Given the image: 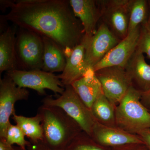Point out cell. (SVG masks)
<instances>
[{"mask_svg":"<svg viewBox=\"0 0 150 150\" xmlns=\"http://www.w3.org/2000/svg\"><path fill=\"white\" fill-rule=\"evenodd\" d=\"M67 0L12 1L9 12L2 16L19 28L54 40L64 50L81 43L84 31Z\"/></svg>","mask_w":150,"mask_h":150,"instance_id":"cell-1","label":"cell"},{"mask_svg":"<svg viewBox=\"0 0 150 150\" xmlns=\"http://www.w3.org/2000/svg\"><path fill=\"white\" fill-rule=\"evenodd\" d=\"M38 113L42 118L43 143L56 150H64L83 131L79 124L62 108L42 104Z\"/></svg>","mask_w":150,"mask_h":150,"instance_id":"cell-2","label":"cell"},{"mask_svg":"<svg viewBox=\"0 0 150 150\" xmlns=\"http://www.w3.org/2000/svg\"><path fill=\"white\" fill-rule=\"evenodd\" d=\"M142 93L132 86L115 107L116 126L131 134L150 128V112L141 102Z\"/></svg>","mask_w":150,"mask_h":150,"instance_id":"cell-3","label":"cell"},{"mask_svg":"<svg viewBox=\"0 0 150 150\" xmlns=\"http://www.w3.org/2000/svg\"><path fill=\"white\" fill-rule=\"evenodd\" d=\"M63 93L57 98L46 96L42 100L44 105L62 108L80 126L82 130L91 137L95 119L91 110L81 99L71 85L65 86Z\"/></svg>","mask_w":150,"mask_h":150,"instance_id":"cell-4","label":"cell"},{"mask_svg":"<svg viewBox=\"0 0 150 150\" xmlns=\"http://www.w3.org/2000/svg\"><path fill=\"white\" fill-rule=\"evenodd\" d=\"M43 47L41 36L30 30L19 28L16 42L18 70H42Z\"/></svg>","mask_w":150,"mask_h":150,"instance_id":"cell-5","label":"cell"},{"mask_svg":"<svg viewBox=\"0 0 150 150\" xmlns=\"http://www.w3.org/2000/svg\"><path fill=\"white\" fill-rule=\"evenodd\" d=\"M6 75L17 86L34 90L40 96L46 95V89L50 90L56 95L62 94L64 91V86L58 76L42 70H12L7 71Z\"/></svg>","mask_w":150,"mask_h":150,"instance_id":"cell-6","label":"cell"},{"mask_svg":"<svg viewBox=\"0 0 150 150\" xmlns=\"http://www.w3.org/2000/svg\"><path fill=\"white\" fill-rule=\"evenodd\" d=\"M100 13V19L119 39L128 34L130 0L96 1Z\"/></svg>","mask_w":150,"mask_h":150,"instance_id":"cell-7","label":"cell"},{"mask_svg":"<svg viewBox=\"0 0 150 150\" xmlns=\"http://www.w3.org/2000/svg\"><path fill=\"white\" fill-rule=\"evenodd\" d=\"M121 40L102 22L92 36L89 38L83 36L85 61L89 69L93 71V67Z\"/></svg>","mask_w":150,"mask_h":150,"instance_id":"cell-8","label":"cell"},{"mask_svg":"<svg viewBox=\"0 0 150 150\" xmlns=\"http://www.w3.org/2000/svg\"><path fill=\"white\" fill-rule=\"evenodd\" d=\"M29 96L27 89L17 86L7 75L0 79V138H5L10 118L16 114L15 103L27 100Z\"/></svg>","mask_w":150,"mask_h":150,"instance_id":"cell-9","label":"cell"},{"mask_svg":"<svg viewBox=\"0 0 150 150\" xmlns=\"http://www.w3.org/2000/svg\"><path fill=\"white\" fill-rule=\"evenodd\" d=\"M94 73L104 95L116 106L131 86L125 68L117 66L105 67Z\"/></svg>","mask_w":150,"mask_h":150,"instance_id":"cell-10","label":"cell"},{"mask_svg":"<svg viewBox=\"0 0 150 150\" xmlns=\"http://www.w3.org/2000/svg\"><path fill=\"white\" fill-rule=\"evenodd\" d=\"M141 25L133 31L115 46L93 68L94 72L110 67H125L137 50L139 39Z\"/></svg>","mask_w":150,"mask_h":150,"instance_id":"cell-11","label":"cell"},{"mask_svg":"<svg viewBox=\"0 0 150 150\" xmlns=\"http://www.w3.org/2000/svg\"><path fill=\"white\" fill-rule=\"evenodd\" d=\"M91 137L98 144L106 147L131 144H144L140 137L136 134L129 133L118 127L105 126L96 121Z\"/></svg>","mask_w":150,"mask_h":150,"instance_id":"cell-12","label":"cell"},{"mask_svg":"<svg viewBox=\"0 0 150 150\" xmlns=\"http://www.w3.org/2000/svg\"><path fill=\"white\" fill-rule=\"evenodd\" d=\"M66 66L62 74L58 75L64 86L70 85L89 71L85 61V47L83 41L72 49L64 50Z\"/></svg>","mask_w":150,"mask_h":150,"instance_id":"cell-13","label":"cell"},{"mask_svg":"<svg viewBox=\"0 0 150 150\" xmlns=\"http://www.w3.org/2000/svg\"><path fill=\"white\" fill-rule=\"evenodd\" d=\"M131 86L142 93L150 90V65L144 54L136 50L125 67Z\"/></svg>","mask_w":150,"mask_h":150,"instance_id":"cell-14","label":"cell"},{"mask_svg":"<svg viewBox=\"0 0 150 150\" xmlns=\"http://www.w3.org/2000/svg\"><path fill=\"white\" fill-rule=\"evenodd\" d=\"M70 6L75 16L79 19L84 35L89 38L96 32L97 25L100 19V11L95 0H70Z\"/></svg>","mask_w":150,"mask_h":150,"instance_id":"cell-15","label":"cell"},{"mask_svg":"<svg viewBox=\"0 0 150 150\" xmlns=\"http://www.w3.org/2000/svg\"><path fill=\"white\" fill-rule=\"evenodd\" d=\"M15 28L8 26L0 35V74L4 71L18 69L17 59Z\"/></svg>","mask_w":150,"mask_h":150,"instance_id":"cell-16","label":"cell"},{"mask_svg":"<svg viewBox=\"0 0 150 150\" xmlns=\"http://www.w3.org/2000/svg\"><path fill=\"white\" fill-rule=\"evenodd\" d=\"M41 37L44 46L42 70L53 74L62 72L66 64L64 48L52 39L46 36Z\"/></svg>","mask_w":150,"mask_h":150,"instance_id":"cell-17","label":"cell"},{"mask_svg":"<svg viewBox=\"0 0 150 150\" xmlns=\"http://www.w3.org/2000/svg\"><path fill=\"white\" fill-rule=\"evenodd\" d=\"M81 99L91 110L94 101L102 89L101 85L93 71H90L82 77L71 84Z\"/></svg>","mask_w":150,"mask_h":150,"instance_id":"cell-18","label":"cell"},{"mask_svg":"<svg viewBox=\"0 0 150 150\" xmlns=\"http://www.w3.org/2000/svg\"><path fill=\"white\" fill-rule=\"evenodd\" d=\"M115 107L116 106L108 99L102 91L94 101L91 110L97 122L105 126L117 127Z\"/></svg>","mask_w":150,"mask_h":150,"instance_id":"cell-19","label":"cell"},{"mask_svg":"<svg viewBox=\"0 0 150 150\" xmlns=\"http://www.w3.org/2000/svg\"><path fill=\"white\" fill-rule=\"evenodd\" d=\"M12 118L32 144L43 142L42 118L39 113L37 112L35 116L31 117L15 114Z\"/></svg>","mask_w":150,"mask_h":150,"instance_id":"cell-20","label":"cell"},{"mask_svg":"<svg viewBox=\"0 0 150 150\" xmlns=\"http://www.w3.org/2000/svg\"><path fill=\"white\" fill-rule=\"evenodd\" d=\"M128 33L147 21L149 4L146 0H130Z\"/></svg>","mask_w":150,"mask_h":150,"instance_id":"cell-21","label":"cell"},{"mask_svg":"<svg viewBox=\"0 0 150 150\" xmlns=\"http://www.w3.org/2000/svg\"><path fill=\"white\" fill-rule=\"evenodd\" d=\"M64 150H111L96 143L89 135L82 131L74 138Z\"/></svg>","mask_w":150,"mask_h":150,"instance_id":"cell-22","label":"cell"},{"mask_svg":"<svg viewBox=\"0 0 150 150\" xmlns=\"http://www.w3.org/2000/svg\"><path fill=\"white\" fill-rule=\"evenodd\" d=\"M25 135L21 129L17 125H9L6 132L5 139L7 143L12 145L17 144L20 147L25 149L26 146H29L31 143L26 141Z\"/></svg>","mask_w":150,"mask_h":150,"instance_id":"cell-23","label":"cell"},{"mask_svg":"<svg viewBox=\"0 0 150 150\" xmlns=\"http://www.w3.org/2000/svg\"><path fill=\"white\" fill-rule=\"evenodd\" d=\"M137 50L146 54L150 59V28L147 21L141 25L139 39Z\"/></svg>","mask_w":150,"mask_h":150,"instance_id":"cell-24","label":"cell"},{"mask_svg":"<svg viewBox=\"0 0 150 150\" xmlns=\"http://www.w3.org/2000/svg\"><path fill=\"white\" fill-rule=\"evenodd\" d=\"M111 150H149L144 144H131L111 148Z\"/></svg>","mask_w":150,"mask_h":150,"instance_id":"cell-25","label":"cell"},{"mask_svg":"<svg viewBox=\"0 0 150 150\" xmlns=\"http://www.w3.org/2000/svg\"><path fill=\"white\" fill-rule=\"evenodd\" d=\"M137 135L140 137L148 149L150 150V128L141 130Z\"/></svg>","mask_w":150,"mask_h":150,"instance_id":"cell-26","label":"cell"},{"mask_svg":"<svg viewBox=\"0 0 150 150\" xmlns=\"http://www.w3.org/2000/svg\"><path fill=\"white\" fill-rule=\"evenodd\" d=\"M141 102L147 108L150 109V90L149 91L142 93Z\"/></svg>","mask_w":150,"mask_h":150,"instance_id":"cell-27","label":"cell"},{"mask_svg":"<svg viewBox=\"0 0 150 150\" xmlns=\"http://www.w3.org/2000/svg\"><path fill=\"white\" fill-rule=\"evenodd\" d=\"M0 150H14V149L7 143L5 139L0 138Z\"/></svg>","mask_w":150,"mask_h":150,"instance_id":"cell-28","label":"cell"},{"mask_svg":"<svg viewBox=\"0 0 150 150\" xmlns=\"http://www.w3.org/2000/svg\"><path fill=\"white\" fill-rule=\"evenodd\" d=\"M11 1L9 0H1L0 1V8L2 11H5L8 8H10Z\"/></svg>","mask_w":150,"mask_h":150,"instance_id":"cell-29","label":"cell"},{"mask_svg":"<svg viewBox=\"0 0 150 150\" xmlns=\"http://www.w3.org/2000/svg\"><path fill=\"white\" fill-rule=\"evenodd\" d=\"M149 4V16H148L147 23L148 25L150 28V0L148 1Z\"/></svg>","mask_w":150,"mask_h":150,"instance_id":"cell-30","label":"cell"},{"mask_svg":"<svg viewBox=\"0 0 150 150\" xmlns=\"http://www.w3.org/2000/svg\"><path fill=\"white\" fill-rule=\"evenodd\" d=\"M149 110V112H150V109H148Z\"/></svg>","mask_w":150,"mask_h":150,"instance_id":"cell-31","label":"cell"}]
</instances>
